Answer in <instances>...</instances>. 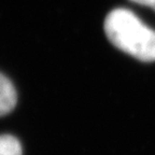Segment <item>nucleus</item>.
Here are the masks:
<instances>
[{"mask_svg":"<svg viewBox=\"0 0 155 155\" xmlns=\"http://www.w3.org/2000/svg\"><path fill=\"white\" fill-rule=\"evenodd\" d=\"M16 99V91L12 82L0 73V116L5 115L14 109Z\"/></svg>","mask_w":155,"mask_h":155,"instance_id":"obj_2","label":"nucleus"},{"mask_svg":"<svg viewBox=\"0 0 155 155\" xmlns=\"http://www.w3.org/2000/svg\"><path fill=\"white\" fill-rule=\"evenodd\" d=\"M130 1L138 3V5H141L150 7L155 11V0H130Z\"/></svg>","mask_w":155,"mask_h":155,"instance_id":"obj_4","label":"nucleus"},{"mask_svg":"<svg viewBox=\"0 0 155 155\" xmlns=\"http://www.w3.org/2000/svg\"><path fill=\"white\" fill-rule=\"evenodd\" d=\"M0 155H22V145L15 137L0 136Z\"/></svg>","mask_w":155,"mask_h":155,"instance_id":"obj_3","label":"nucleus"},{"mask_svg":"<svg viewBox=\"0 0 155 155\" xmlns=\"http://www.w3.org/2000/svg\"><path fill=\"white\" fill-rule=\"evenodd\" d=\"M104 32L114 46L141 61H155V30L131 11L119 8L107 15Z\"/></svg>","mask_w":155,"mask_h":155,"instance_id":"obj_1","label":"nucleus"}]
</instances>
